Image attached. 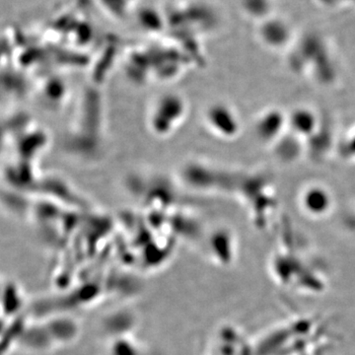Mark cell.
<instances>
[{
	"label": "cell",
	"mask_w": 355,
	"mask_h": 355,
	"mask_svg": "<svg viewBox=\"0 0 355 355\" xmlns=\"http://www.w3.org/2000/svg\"><path fill=\"white\" fill-rule=\"evenodd\" d=\"M316 203L317 205H320V207H321V209L324 210L326 209L324 207H322L321 203L323 202V196L321 195V193H318V191H316ZM315 198L314 196L312 195V193H309V195H307V197L305 198V207L306 209H308L309 210H312L313 207H314V202ZM318 209H319V205H318Z\"/></svg>",
	"instance_id": "cell-1"
}]
</instances>
